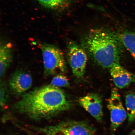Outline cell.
<instances>
[{
	"label": "cell",
	"instance_id": "obj_1",
	"mask_svg": "<svg viewBox=\"0 0 135 135\" xmlns=\"http://www.w3.org/2000/svg\"><path fill=\"white\" fill-rule=\"evenodd\" d=\"M70 106L64 91L51 85L25 93L15 105L19 112L35 119L56 115L68 110Z\"/></svg>",
	"mask_w": 135,
	"mask_h": 135
},
{
	"label": "cell",
	"instance_id": "obj_2",
	"mask_svg": "<svg viewBox=\"0 0 135 135\" xmlns=\"http://www.w3.org/2000/svg\"><path fill=\"white\" fill-rule=\"evenodd\" d=\"M82 40L93 60L103 68L110 69L119 64L123 46L115 31L107 28H92Z\"/></svg>",
	"mask_w": 135,
	"mask_h": 135
},
{
	"label": "cell",
	"instance_id": "obj_3",
	"mask_svg": "<svg viewBox=\"0 0 135 135\" xmlns=\"http://www.w3.org/2000/svg\"><path fill=\"white\" fill-rule=\"evenodd\" d=\"M45 76L56 74L57 73H65L66 65L63 52L60 49L53 45L44 44L41 45Z\"/></svg>",
	"mask_w": 135,
	"mask_h": 135
},
{
	"label": "cell",
	"instance_id": "obj_4",
	"mask_svg": "<svg viewBox=\"0 0 135 135\" xmlns=\"http://www.w3.org/2000/svg\"><path fill=\"white\" fill-rule=\"evenodd\" d=\"M67 57L73 73L81 78L85 73L87 61L85 51L75 42L70 41L67 45Z\"/></svg>",
	"mask_w": 135,
	"mask_h": 135
},
{
	"label": "cell",
	"instance_id": "obj_5",
	"mask_svg": "<svg viewBox=\"0 0 135 135\" xmlns=\"http://www.w3.org/2000/svg\"><path fill=\"white\" fill-rule=\"evenodd\" d=\"M107 108L110 114L111 129L115 131L127 117V113L123 105L120 95L116 89L112 90L110 97L108 100Z\"/></svg>",
	"mask_w": 135,
	"mask_h": 135
},
{
	"label": "cell",
	"instance_id": "obj_6",
	"mask_svg": "<svg viewBox=\"0 0 135 135\" xmlns=\"http://www.w3.org/2000/svg\"><path fill=\"white\" fill-rule=\"evenodd\" d=\"M79 102L80 105L96 120L99 122L102 121L103 116L102 100L98 94H89L80 98Z\"/></svg>",
	"mask_w": 135,
	"mask_h": 135
},
{
	"label": "cell",
	"instance_id": "obj_7",
	"mask_svg": "<svg viewBox=\"0 0 135 135\" xmlns=\"http://www.w3.org/2000/svg\"><path fill=\"white\" fill-rule=\"evenodd\" d=\"M62 135H95L93 127L85 121H72L60 125L56 129Z\"/></svg>",
	"mask_w": 135,
	"mask_h": 135
},
{
	"label": "cell",
	"instance_id": "obj_8",
	"mask_svg": "<svg viewBox=\"0 0 135 135\" xmlns=\"http://www.w3.org/2000/svg\"><path fill=\"white\" fill-rule=\"evenodd\" d=\"M32 80L31 75L28 73L22 70L17 71L10 78V89L13 94L21 95L30 88Z\"/></svg>",
	"mask_w": 135,
	"mask_h": 135
},
{
	"label": "cell",
	"instance_id": "obj_9",
	"mask_svg": "<svg viewBox=\"0 0 135 135\" xmlns=\"http://www.w3.org/2000/svg\"><path fill=\"white\" fill-rule=\"evenodd\" d=\"M110 72L114 84L118 88L123 89L135 83V74L128 71L119 64L111 67Z\"/></svg>",
	"mask_w": 135,
	"mask_h": 135
},
{
	"label": "cell",
	"instance_id": "obj_10",
	"mask_svg": "<svg viewBox=\"0 0 135 135\" xmlns=\"http://www.w3.org/2000/svg\"><path fill=\"white\" fill-rule=\"evenodd\" d=\"M115 32L123 47L129 52L135 60V28L121 26Z\"/></svg>",
	"mask_w": 135,
	"mask_h": 135
},
{
	"label": "cell",
	"instance_id": "obj_11",
	"mask_svg": "<svg viewBox=\"0 0 135 135\" xmlns=\"http://www.w3.org/2000/svg\"><path fill=\"white\" fill-rule=\"evenodd\" d=\"M13 60L12 49L9 44H1L0 46V76L2 79Z\"/></svg>",
	"mask_w": 135,
	"mask_h": 135
},
{
	"label": "cell",
	"instance_id": "obj_12",
	"mask_svg": "<svg viewBox=\"0 0 135 135\" xmlns=\"http://www.w3.org/2000/svg\"><path fill=\"white\" fill-rule=\"evenodd\" d=\"M74 0H37L44 7L49 9L64 10L69 8Z\"/></svg>",
	"mask_w": 135,
	"mask_h": 135
},
{
	"label": "cell",
	"instance_id": "obj_13",
	"mask_svg": "<svg viewBox=\"0 0 135 135\" xmlns=\"http://www.w3.org/2000/svg\"><path fill=\"white\" fill-rule=\"evenodd\" d=\"M125 101L128 121L131 124L135 122V92L127 94Z\"/></svg>",
	"mask_w": 135,
	"mask_h": 135
},
{
	"label": "cell",
	"instance_id": "obj_14",
	"mask_svg": "<svg viewBox=\"0 0 135 135\" xmlns=\"http://www.w3.org/2000/svg\"><path fill=\"white\" fill-rule=\"evenodd\" d=\"M50 85L58 88L68 87L70 86V83L65 76L59 74L53 78Z\"/></svg>",
	"mask_w": 135,
	"mask_h": 135
},
{
	"label": "cell",
	"instance_id": "obj_15",
	"mask_svg": "<svg viewBox=\"0 0 135 135\" xmlns=\"http://www.w3.org/2000/svg\"><path fill=\"white\" fill-rule=\"evenodd\" d=\"M1 90V104L3 106L6 103L8 95V90L7 87L4 81H1L0 84Z\"/></svg>",
	"mask_w": 135,
	"mask_h": 135
},
{
	"label": "cell",
	"instance_id": "obj_16",
	"mask_svg": "<svg viewBox=\"0 0 135 135\" xmlns=\"http://www.w3.org/2000/svg\"><path fill=\"white\" fill-rule=\"evenodd\" d=\"M128 135H135V129L132 131Z\"/></svg>",
	"mask_w": 135,
	"mask_h": 135
},
{
	"label": "cell",
	"instance_id": "obj_17",
	"mask_svg": "<svg viewBox=\"0 0 135 135\" xmlns=\"http://www.w3.org/2000/svg\"><path fill=\"white\" fill-rule=\"evenodd\" d=\"M47 134H48V133H47ZM48 134V135H55L54 134L53 132H52V131L50 132V131L49 132Z\"/></svg>",
	"mask_w": 135,
	"mask_h": 135
}]
</instances>
